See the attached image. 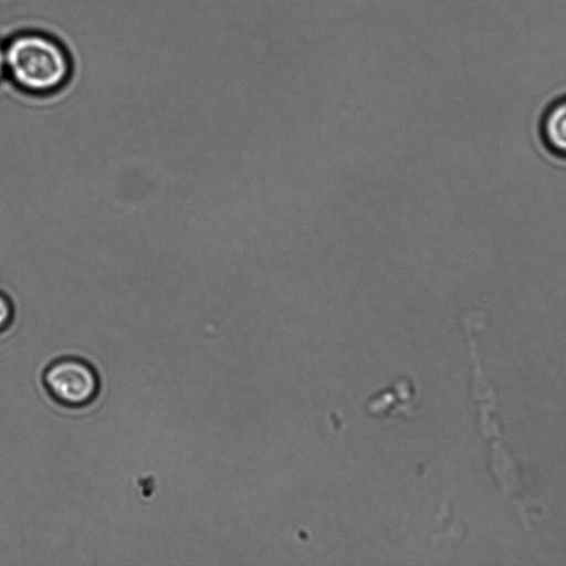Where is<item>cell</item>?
Listing matches in <instances>:
<instances>
[{
    "instance_id": "6da1fadb",
    "label": "cell",
    "mask_w": 566,
    "mask_h": 566,
    "mask_svg": "<svg viewBox=\"0 0 566 566\" xmlns=\"http://www.w3.org/2000/svg\"><path fill=\"white\" fill-rule=\"evenodd\" d=\"M7 73L24 92L46 95L61 88L70 74L64 50L52 39L25 33L6 49Z\"/></svg>"
},
{
    "instance_id": "7a4b0ae2",
    "label": "cell",
    "mask_w": 566,
    "mask_h": 566,
    "mask_svg": "<svg viewBox=\"0 0 566 566\" xmlns=\"http://www.w3.org/2000/svg\"><path fill=\"white\" fill-rule=\"evenodd\" d=\"M42 380L50 397L67 408H82L98 396L101 382L95 368L86 360L65 356L50 363Z\"/></svg>"
},
{
    "instance_id": "3957f363",
    "label": "cell",
    "mask_w": 566,
    "mask_h": 566,
    "mask_svg": "<svg viewBox=\"0 0 566 566\" xmlns=\"http://www.w3.org/2000/svg\"><path fill=\"white\" fill-rule=\"evenodd\" d=\"M539 128L547 149L560 158H566V95L546 108Z\"/></svg>"
},
{
    "instance_id": "277c9868",
    "label": "cell",
    "mask_w": 566,
    "mask_h": 566,
    "mask_svg": "<svg viewBox=\"0 0 566 566\" xmlns=\"http://www.w3.org/2000/svg\"><path fill=\"white\" fill-rule=\"evenodd\" d=\"M14 307L8 295L0 292V334L6 332L12 324Z\"/></svg>"
},
{
    "instance_id": "5b68a950",
    "label": "cell",
    "mask_w": 566,
    "mask_h": 566,
    "mask_svg": "<svg viewBox=\"0 0 566 566\" xmlns=\"http://www.w3.org/2000/svg\"><path fill=\"white\" fill-rule=\"evenodd\" d=\"M7 73V57H6V50H2L0 48V77Z\"/></svg>"
}]
</instances>
